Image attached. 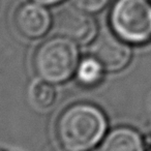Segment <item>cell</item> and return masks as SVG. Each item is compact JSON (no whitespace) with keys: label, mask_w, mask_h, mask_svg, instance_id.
<instances>
[{"label":"cell","mask_w":151,"mask_h":151,"mask_svg":"<svg viewBox=\"0 0 151 151\" xmlns=\"http://www.w3.org/2000/svg\"><path fill=\"white\" fill-rule=\"evenodd\" d=\"M75 6L87 13H97L108 4L109 0H73Z\"/></svg>","instance_id":"obj_10"},{"label":"cell","mask_w":151,"mask_h":151,"mask_svg":"<svg viewBox=\"0 0 151 151\" xmlns=\"http://www.w3.org/2000/svg\"><path fill=\"white\" fill-rule=\"evenodd\" d=\"M34 1L42 5H55L60 3L63 0H34Z\"/></svg>","instance_id":"obj_11"},{"label":"cell","mask_w":151,"mask_h":151,"mask_svg":"<svg viewBox=\"0 0 151 151\" xmlns=\"http://www.w3.org/2000/svg\"><path fill=\"white\" fill-rule=\"evenodd\" d=\"M104 67L94 57L82 60L77 68L78 81L84 86H94L103 79Z\"/></svg>","instance_id":"obj_9"},{"label":"cell","mask_w":151,"mask_h":151,"mask_svg":"<svg viewBox=\"0 0 151 151\" xmlns=\"http://www.w3.org/2000/svg\"><path fill=\"white\" fill-rule=\"evenodd\" d=\"M92 55L108 71H119L132 59L130 45L116 34L104 33L92 46Z\"/></svg>","instance_id":"obj_5"},{"label":"cell","mask_w":151,"mask_h":151,"mask_svg":"<svg viewBox=\"0 0 151 151\" xmlns=\"http://www.w3.org/2000/svg\"><path fill=\"white\" fill-rule=\"evenodd\" d=\"M99 151H145V143L136 129L120 126L108 134Z\"/></svg>","instance_id":"obj_7"},{"label":"cell","mask_w":151,"mask_h":151,"mask_svg":"<svg viewBox=\"0 0 151 151\" xmlns=\"http://www.w3.org/2000/svg\"><path fill=\"white\" fill-rule=\"evenodd\" d=\"M56 28L62 36L78 44H88L96 35L95 20L77 6H67L58 14Z\"/></svg>","instance_id":"obj_4"},{"label":"cell","mask_w":151,"mask_h":151,"mask_svg":"<svg viewBox=\"0 0 151 151\" xmlns=\"http://www.w3.org/2000/svg\"><path fill=\"white\" fill-rule=\"evenodd\" d=\"M28 99L38 110H48L56 101V91L51 83L44 80H34L28 88Z\"/></svg>","instance_id":"obj_8"},{"label":"cell","mask_w":151,"mask_h":151,"mask_svg":"<svg viewBox=\"0 0 151 151\" xmlns=\"http://www.w3.org/2000/svg\"><path fill=\"white\" fill-rule=\"evenodd\" d=\"M114 33L129 45L151 42V0H116L110 13Z\"/></svg>","instance_id":"obj_3"},{"label":"cell","mask_w":151,"mask_h":151,"mask_svg":"<svg viewBox=\"0 0 151 151\" xmlns=\"http://www.w3.org/2000/svg\"><path fill=\"white\" fill-rule=\"evenodd\" d=\"M107 127L101 109L90 104H76L59 116L56 134L64 151H90L104 139Z\"/></svg>","instance_id":"obj_1"},{"label":"cell","mask_w":151,"mask_h":151,"mask_svg":"<svg viewBox=\"0 0 151 151\" xmlns=\"http://www.w3.org/2000/svg\"><path fill=\"white\" fill-rule=\"evenodd\" d=\"M15 25L25 37L40 38L47 33L51 26L50 13L40 3L27 2L16 12Z\"/></svg>","instance_id":"obj_6"},{"label":"cell","mask_w":151,"mask_h":151,"mask_svg":"<svg viewBox=\"0 0 151 151\" xmlns=\"http://www.w3.org/2000/svg\"><path fill=\"white\" fill-rule=\"evenodd\" d=\"M34 68L42 80L59 84L70 78L79 65V51L75 42L57 36L42 42L34 55Z\"/></svg>","instance_id":"obj_2"}]
</instances>
